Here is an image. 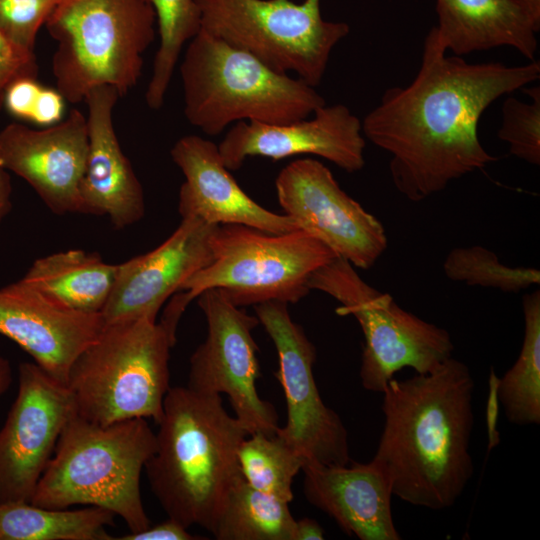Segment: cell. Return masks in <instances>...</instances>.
<instances>
[{
    "instance_id": "cell-16",
    "label": "cell",
    "mask_w": 540,
    "mask_h": 540,
    "mask_svg": "<svg viewBox=\"0 0 540 540\" xmlns=\"http://www.w3.org/2000/svg\"><path fill=\"white\" fill-rule=\"evenodd\" d=\"M88 147L87 117L78 109L43 129L11 123L0 131V163L58 215L81 213L79 185Z\"/></svg>"
},
{
    "instance_id": "cell-7",
    "label": "cell",
    "mask_w": 540,
    "mask_h": 540,
    "mask_svg": "<svg viewBox=\"0 0 540 540\" xmlns=\"http://www.w3.org/2000/svg\"><path fill=\"white\" fill-rule=\"evenodd\" d=\"M155 25L146 0H60L45 22L57 42L52 57L57 91L73 104L102 85L126 95L142 75Z\"/></svg>"
},
{
    "instance_id": "cell-3",
    "label": "cell",
    "mask_w": 540,
    "mask_h": 540,
    "mask_svg": "<svg viewBox=\"0 0 540 540\" xmlns=\"http://www.w3.org/2000/svg\"><path fill=\"white\" fill-rule=\"evenodd\" d=\"M144 470L168 518L211 532L233 487L244 479L238 451L248 430L219 394L170 387Z\"/></svg>"
},
{
    "instance_id": "cell-20",
    "label": "cell",
    "mask_w": 540,
    "mask_h": 540,
    "mask_svg": "<svg viewBox=\"0 0 540 540\" xmlns=\"http://www.w3.org/2000/svg\"><path fill=\"white\" fill-rule=\"evenodd\" d=\"M119 98L114 87L102 85L84 99L89 147L79 197L82 214L105 215L122 229L144 216L145 202L142 185L114 130L112 114Z\"/></svg>"
},
{
    "instance_id": "cell-13",
    "label": "cell",
    "mask_w": 540,
    "mask_h": 540,
    "mask_svg": "<svg viewBox=\"0 0 540 540\" xmlns=\"http://www.w3.org/2000/svg\"><path fill=\"white\" fill-rule=\"evenodd\" d=\"M275 186L284 214L355 268L369 269L386 250L382 223L350 197L320 161H292L279 172Z\"/></svg>"
},
{
    "instance_id": "cell-26",
    "label": "cell",
    "mask_w": 540,
    "mask_h": 540,
    "mask_svg": "<svg viewBox=\"0 0 540 540\" xmlns=\"http://www.w3.org/2000/svg\"><path fill=\"white\" fill-rule=\"evenodd\" d=\"M524 338L515 363L499 377L498 396L508 421L540 424V291L522 298Z\"/></svg>"
},
{
    "instance_id": "cell-29",
    "label": "cell",
    "mask_w": 540,
    "mask_h": 540,
    "mask_svg": "<svg viewBox=\"0 0 540 540\" xmlns=\"http://www.w3.org/2000/svg\"><path fill=\"white\" fill-rule=\"evenodd\" d=\"M443 271L452 281L506 293H517L540 284L538 269L509 267L501 263L494 252L479 245L453 248L443 262Z\"/></svg>"
},
{
    "instance_id": "cell-6",
    "label": "cell",
    "mask_w": 540,
    "mask_h": 540,
    "mask_svg": "<svg viewBox=\"0 0 540 540\" xmlns=\"http://www.w3.org/2000/svg\"><path fill=\"white\" fill-rule=\"evenodd\" d=\"M335 257L302 229L272 234L238 224L218 226L211 261L183 283L182 293L173 297L159 322L176 336L186 307L212 288L238 307L267 301L297 303L311 291L312 273Z\"/></svg>"
},
{
    "instance_id": "cell-24",
    "label": "cell",
    "mask_w": 540,
    "mask_h": 540,
    "mask_svg": "<svg viewBox=\"0 0 540 540\" xmlns=\"http://www.w3.org/2000/svg\"><path fill=\"white\" fill-rule=\"evenodd\" d=\"M115 514L101 507L52 509L30 502L0 503V540H111Z\"/></svg>"
},
{
    "instance_id": "cell-25",
    "label": "cell",
    "mask_w": 540,
    "mask_h": 540,
    "mask_svg": "<svg viewBox=\"0 0 540 540\" xmlns=\"http://www.w3.org/2000/svg\"><path fill=\"white\" fill-rule=\"evenodd\" d=\"M288 504L242 479L228 494L212 534L218 540H294L296 520Z\"/></svg>"
},
{
    "instance_id": "cell-11",
    "label": "cell",
    "mask_w": 540,
    "mask_h": 540,
    "mask_svg": "<svg viewBox=\"0 0 540 540\" xmlns=\"http://www.w3.org/2000/svg\"><path fill=\"white\" fill-rule=\"evenodd\" d=\"M197 298L207 336L190 357L187 387L199 393L226 394L234 416L249 434L275 435L279 428L276 410L256 388L260 369L252 331L260 324L258 318L217 288Z\"/></svg>"
},
{
    "instance_id": "cell-1",
    "label": "cell",
    "mask_w": 540,
    "mask_h": 540,
    "mask_svg": "<svg viewBox=\"0 0 540 540\" xmlns=\"http://www.w3.org/2000/svg\"><path fill=\"white\" fill-rule=\"evenodd\" d=\"M540 62L468 63L426 36L419 71L406 87L387 89L362 121V132L390 155L399 193L419 202L497 160L481 144L478 124L498 98L536 82Z\"/></svg>"
},
{
    "instance_id": "cell-30",
    "label": "cell",
    "mask_w": 540,
    "mask_h": 540,
    "mask_svg": "<svg viewBox=\"0 0 540 540\" xmlns=\"http://www.w3.org/2000/svg\"><path fill=\"white\" fill-rule=\"evenodd\" d=\"M532 99L524 102L508 97L502 105V122L498 137L506 142L509 152L532 165H540V87H524Z\"/></svg>"
},
{
    "instance_id": "cell-9",
    "label": "cell",
    "mask_w": 540,
    "mask_h": 540,
    "mask_svg": "<svg viewBox=\"0 0 540 540\" xmlns=\"http://www.w3.org/2000/svg\"><path fill=\"white\" fill-rule=\"evenodd\" d=\"M308 285L337 300V314L352 315L359 323L365 339L359 375L366 390L382 393L399 370L428 373L452 357L446 329L401 308L348 261L335 257L312 273Z\"/></svg>"
},
{
    "instance_id": "cell-39",
    "label": "cell",
    "mask_w": 540,
    "mask_h": 540,
    "mask_svg": "<svg viewBox=\"0 0 540 540\" xmlns=\"http://www.w3.org/2000/svg\"><path fill=\"white\" fill-rule=\"evenodd\" d=\"M12 383V369L10 362L0 356V397L8 390Z\"/></svg>"
},
{
    "instance_id": "cell-4",
    "label": "cell",
    "mask_w": 540,
    "mask_h": 540,
    "mask_svg": "<svg viewBox=\"0 0 540 540\" xmlns=\"http://www.w3.org/2000/svg\"><path fill=\"white\" fill-rule=\"evenodd\" d=\"M156 450L145 418L100 425L76 413L67 421L30 503L52 509L101 507L121 517L131 532L151 525L140 478Z\"/></svg>"
},
{
    "instance_id": "cell-14",
    "label": "cell",
    "mask_w": 540,
    "mask_h": 540,
    "mask_svg": "<svg viewBox=\"0 0 540 540\" xmlns=\"http://www.w3.org/2000/svg\"><path fill=\"white\" fill-rule=\"evenodd\" d=\"M75 413L70 391L36 363L18 368V391L0 429V503L30 502Z\"/></svg>"
},
{
    "instance_id": "cell-34",
    "label": "cell",
    "mask_w": 540,
    "mask_h": 540,
    "mask_svg": "<svg viewBox=\"0 0 540 540\" xmlns=\"http://www.w3.org/2000/svg\"><path fill=\"white\" fill-rule=\"evenodd\" d=\"M188 528L184 527L177 521L167 518V520L154 525L149 526L138 532H130L117 539L120 540H196L202 539L187 531Z\"/></svg>"
},
{
    "instance_id": "cell-32",
    "label": "cell",
    "mask_w": 540,
    "mask_h": 540,
    "mask_svg": "<svg viewBox=\"0 0 540 540\" xmlns=\"http://www.w3.org/2000/svg\"><path fill=\"white\" fill-rule=\"evenodd\" d=\"M38 64L35 53H27L11 44L0 32V110L8 86L20 78L37 79Z\"/></svg>"
},
{
    "instance_id": "cell-36",
    "label": "cell",
    "mask_w": 540,
    "mask_h": 540,
    "mask_svg": "<svg viewBox=\"0 0 540 540\" xmlns=\"http://www.w3.org/2000/svg\"><path fill=\"white\" fill-rule=\"evenodd\" d=\"M499 377L494 369H490L488 380V396L485 409V421L487 430L488 445L487 450L490 452L500 443V433L498 430L499 419V396H498Z\"/></svg>"
},
{
    "instance_id": "cell-37",
    "label": "cell",
    "mask_w": 540,
    "mask_h": 540,
    "mask_svg": "<svg viewBox=\"0 0 540 540\" xmlns=\"http://www.w3.org/2000/svg\"><path fill=\"white\" fill-rule=\"evenodd\" d=\"M324 531L320 524L308 517L296 520L294 540H322Z\"/></svg>"
},
{
    "instance_id": "cell-22",
    "label": "cell",
    "mask_w": 540,
    "mask_h": 540,
    "mask_svg": "<svg viewBox=\"0 0 540 540\" xmlns=\"http://www.w3.org/2000/svg\"><path fill=\"white\" fill-rule=\"evenodd\" d=\"M438 24L429 36L455 56L508 46L535 60L539 29L513 0H436Z\"/></svg>"
},
{
    "instance_id": "cell-8",
    "label": "cell",
    "mask_w": 540,
    "mask_h": 540,
    "mask_svg": "<svg viewBox=\"0 0 540 540\" xmlns=\"http://www.w3.org/2000/svg\"><path fill=\"white\" fill-rule=\"evenodd\" d=\"M175 343L160 322L147 318L104 325L68 373L75 413L100 425L133 418L158 424L170 389Z\"/></svg>"
},
{
    "instance_id": "cell-35",
    "label": "cell",
    "mask_w": 540,
    "mask_h": 540,
    "mask_svg": "<svg viewBox=\"0 0 540 540\" xmlns=\"http://www.w3.org/2000/svg\"><path fill=\"white\" fill-rule=\"evenodd\" d=\"M64 100L58 91L42 88L30 120L40 125H53L60 122L64 111Z\"/></svg>"
},
{
    "instance_id": "cell-12",
    "label": "cell",
    "mask_w": 540,
    "mask_h": 540,
    "mask_svg": "<svg viewBox=\"0 0 540 540\" xmlns=\"http://www.w3.org/2000/svg\"><path fill=\"white\" fill-rule=\"evenodd\" d=\"M254 310L278 355L276 378L283 388L287 421L277 429L276 435L306 462L351 463L346 427L340 416L323 402L315 382L316 348L302 326L292 320L288 303L267 301L254 305Z\"/></svg>"
},
{
    "instance_id": "cell-28",
    "label": "cell",
    "mask_w": 540,
    "mask_h": 540,
    "mask_svg": "<svg viewBox=\"0 0 540 540\" xmlns=\"http://www.w3.org/2000/svg\"><path fill=\"white\" fill-rule=\"evenodd\" d=\"M238 459L244 479L255 489L290 503L292 484L306 460L278 435L249 434Z\"/></svg>"
},
{
    "instance_id": "cell-17",
    "label": "cell",
    "mask_w": 540,
    "mask_h": 540,
    "mask_svg": "<svg viewBox=\"0 0 540 540\" xmlns=\"http://www.w3.org/2000/svg\"><path fill=\"white\" fill-rule=\"evenodd\" d=\"M218 225L181 218L158 247L118 264L112 292L101 315L104 324L147 318L157 321L166 300L212 259Z\"/></svg>"
},
{
    "instance_id": "cell-31",
    "label": "cell",
    "mask_w": 540,
    "mask_h": 540,
    "mask_svg": "<svg viewBox=\"0 0 540 540\" xmlns=\"http://www.w3.org/2000/svg\"><path fill=\"white\" fill-rule=\"evenodd\" d=\"M60 0H0V32L16 48L34 53L37 33Z\"/></svg>"
},
{
    "instance_id": "cell-23",
    "label": "cell",
    "mask_w": 540,
    "mask_h": 540,
    "mask_svg": "<svg viewBox=\"0 0 540 540\" xmlns=\"http://www.w3.org/2000/svg\"><path fill=\"white\" fill-rule=\"evenodd\" d=\"M117 268L98 253L73 249L35 260L20 280L60 306L99 314L112 292Z\"/></svg>"
},
{
    "instance_id": "cell-19",
    "label": "cell",
    "mask_w": 540,
    "mask_h": 540,
    "mask_svg": "<svg viewBox=\"0 0 540 540\" xmlns=\"http://www.w3.org/2000/svg\"><path fill=\"white\" fill-rule=\"evenodd\" d=\"M170 154L185 177L179 190L181 218L244 225L272 234L299 229L290 216L267 210L243 191L212 141L186 135L175 142Z\"/></svg>"
},
{
    "instance_id": "cell-27",
    "label": "cell",
    "mask_w": 540,
    "mask_h": 540,
    "mask_svg": "<svg viewBox=\"0 0 540 540\" xmlns=\"http://www.w3.org/2000/svg\"><path fill=\"white\" fill-rule=\"evenodd\" d=\"M146 1L154 9L160 42L145 101L150 109L158 110L164 103L183 46L202 29V16L197 0Z\"/></svg>"
},
{
    "instance_id": "cell-38",
    "label": "cell",
    "mask_w": 540,
    "mask_h": 540,
    "mask_svg": "<svg viewBox=\"0 0 540 540\" xmlns=\"http://www.w3.org/2000/svg\"><path fill=\"white\" fill-rule=\"evenodd\" d=\"M530 17L535 26L540 28V0H513Z\"/></svg>"
},
{
    "instance_id": "cell-21",
    "label": "cell",
    "mask_w": 540,
    "mask_h": 540,
    "mask_svg": "<svg viewBox=\"0 0 540 540\" xmlns=\"http://www.w3.org/2000/svg\"><path fill=\"white\" fill-rule=\"evenodd\" d=\"M307 501L329 515L348 535L361 540H399L394 524L391 482L371 460L350 465L305 462Z\"/></svg>"
},
{
    "instance_id": "cell-15",
    "label": "cell",
    "mask_w": 540,
    "mask_h": 540,
    "mask_svg": "<svg viewBox=\"0 0 540 540\" xmlns=\"http://www.w3.org/2000/svg\"><path fill=\"white\" fill-rule=\"evenodd\" d=\"M365 145L359 118L343 104H325L305 119L284 124L239 121L218 149L230 171L239 169L249 157L277 161L314 155L354 173L365 164Z\"/></svg>"
},
{
    "instance_id": "cell-10",
    "label": "cell",
    "mask_w": 540,
    "mask_h": 540,
    "mask_svg": "<svg viewBox=\"0 0 540 540\" xmlns=\"http://www.w3.org/2000/svg\"><path fill=\"white\" fill-rule=\"evenodd\" d=\"M202 29L270 68L320 84L350 27L322 17L320 0H197Z\"/></svg>"
},
{
    "instance_id": "cell-2",
    "label": "cell",
    "mask_w": 540,
    "mask_h": 540,
    "mask_svg": "<svg viewBox=\"0 0 540 540\" xmlns=\"http://www.w3.org/2000/svg\"><path fill=\"white\" fill-rule=\"evenodd\" d=\"M474 387L469 367L453 357L428 373L388 382L372 460L388 476L393 496L431 510L461 497L474 473Z\"/></svg>"
},
{
    "instance_id": "cell-5",
    "label": "cell",
    "mask_w": 540,
    "mask_h": 540,
    "mask_svg": "<svg viewBox=\"0 0 540 540\" xmlns=\"http://www.w3.org/2000/svg\"><path fill=\"white\" fill-rule=\"evenodd\" d=\"M180 76L185 117L209 136L239 121L305 119L326 104L304 80L270 68L203 29L186 48Z\"/></svg>"
},
{
    "instance_id": "cell-18",
    "label": "cell",
    "mask_w": 540,
    "mask_h": 540,
    "mask_svg": "<svg viewBox=\"0 0 540 540\" xmlns=\"http://www.w3.org/2000/svg\"><path fill=\"white\" fill-rule=\"evenodd\" d=\"M104 325L101 313L60 306L21 280L0 288V334L64 384L75 359L96 340Z\"/></svg>"
},
{
    "instance_id": "cell-33",
    "label": "cell",
    "mask_w": 540,
    "mask_h": 540,
    "mask_svg": "<svg viewBox=\"0 0 540 540\" xmlns=\"http://www.w3.org/2000/svg\"><path fill=\"white\" fill-rule=\"evenodd\" d=\"M42 87L34 78H20L5 91L4 106L10 114L30 120Z\"/></svg>"
}]
</instances>
